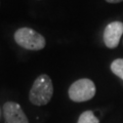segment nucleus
I'll return each mask as SVG.
<instances>
[{
	"mask_svg": "<svg viewBox=\"0 0 123 123\" xmlns=\"http://www.w3.org/2000/svg\"><path fill=\"white\" fill-rule=\"evenodd\" d=\"M123 34V23L112 22L104 31V42L107 47L115 48L120 42V38Z\"/></svg>",
	"mask_w": 123,
	"mask_h": 123,
	"instance_id": "5",
	"label": "nucleus"
},
{
	"mask_svg": "<svg viewBox=\"0 0 123 123\" xmlns=\"http://www.w3.org/2000/svg\"><path fill=\"white\" fill-rule=\"evenodd\" d=\"M3 112H1V109H0V118H1V115H2Z\"/></svg>",
	"mask_w": 123,
	"mask_h": 123,
	"instance_id": "9",
	"label": "nucleus"
},
{
	"mask_svg": "<svg viewBox=\"0 0 123 123\" xmlns=\"http://www.w3.org/2000/svg\"><path fill=\"white\" fill-rule=\"evenodd\" d=\"M77 123H99V120L95 117L92 111H85L80 115Z\"/></svg>",
	"mask_w": 123,
	"mask_h": 123,
	"instance_id": "6",
	"label": "nucleus"
},
{
	"mask_svg": "<svg viewBox=\"0 0 123 123\" xmlns=\"http://www.w3.org/2000/svg\"><path fill=\"white\" fill-rule=\"evenodd\" d=\"M95 85L90 79L82 78L75 81L69 88V98L73 102L82 103L89 101L95 94Z\"/></svg>",
	"mask_w": 123,
	"mask_h": 123,
	"instance_id": "3",
	"label": "nucleus"
},
{
	"mask_svg": "<svg viewBox=\"0 0 123 123\" xmlns=\"http://www.w3.org/2000/svg\"><path fill=\"white\" fill-rule=\"evenodd\" d=\"M106 1L109 2V3H118V2L123 1V0H106Z\"/></svg>",
	"mask_w": 123,
	"mask_h": 123,
	"instance_id": "8",
	"label": "nucleus"
},
{
	"mask_svg": "<svg viewBox=\"0 0 123 123\" xmlns=\"http://www.w3.org/2000/svg\"><path fill=\"white\" fill-rule=\"evenodd\" d=\"M3 116L6 123H29L21 106L15 102H6L3 105Z\"/></svg>",
	"mask_w": 123,
	"mask_h": 123,
	"instance_id": "4",
	"label": "nucleus"
},
{
	"mask_svg": "<svg viewBox=\"0 0 123 123\" xmlns=\"http://www.w3.org/2000/svg\"><path fill=\"white\" fill-rule=\"evenodd\" d=\"M111 71L119 78L123 79V59H117L111 64Z\"/></svg>",
	"mask_w": 123,
	"mask_h": 123,
	"instance_id": "7",
	"label": "nucleus"
},
{
	"mask_svg": "<svg viewBox=\"0 0 123 123\" xmlns=\"http://www.w3.org/2000/svg\"><path fill=\"white\" fill-rule=\"evenodd\" d=\"M14 40L18 45L29 50H40L45 47V38L31 28H21L15 31Z\"/></svg>",
	"mask_w": 123,
	"mask_h": 123,
	"instance_id": "2",
	"label": "nucleus"
},
{
	"mask_svg": "<svg viewBox=\"0 0 123 123\" xmlns=\"http://www.w3.org/2000/svg\"><path fill=\"white\" fill-rule=\"evenodd\" d=\"M53 94V85L50 77L46 74L38 76L31 87L29 98L35 106H44L48 104Z\"/></svg>",
	"mask_w": 123,
	"mask_h": 123,
	"instance_id": "1",
	"label": "nucleus"
}]
</instances>
